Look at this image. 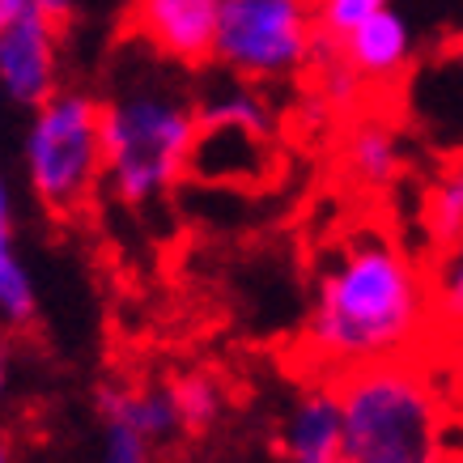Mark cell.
I'll return each instance as SVG.
<instances>
[{
	"mask_svg": "<svg viewBox=\"0 0 463 463\" xmlns=\"http://www.w3.org/2000/svg\"><path fill=\"white\" fill-rule=\"evenodd\" d=\"M412 43H417L412 22H408L395 5H383L379 14L365 17L353 34H345V39L336 43V52L345 56V64H349L365 85H387L408 69Z\"/></svg>",
	"mask_w": 463,
	"mask_h": 463,
	"instance_id": "8",
	"label": "cell"
},
{
	"mask_svg": "<svg viewBox=\"0 0 463 463\" xmlns=\"http://www.w3.org/2000/svg\"><path fill=\"white\" fill-rule=\"evenodd\" d=\"M222 0H132L137 39L170 64H204L213 60Z\"/></svg>",
	"mask_w": 463,
	"mask_h": 463,
	"instance_id": "7",
	"label": "cell"
},
{
	"mask_svg": "<svg viewBox=\"0 0 463 463\" xmlns=\"http://www.w3.org/2000/svg\"><path fill=\"white\" fill-rule=\"evenodd\" d=\"M421 230L434 247H447L463 234V157L450 162L421 196Z\"/></svg>",
	"mask_w": 463,
	"mask_h": 463,
	"instance_id": "12",
	"label": "cell"
},
{
	"mask_svg": "<svg viewBox=\"0 0 463 463\" xmlns=\"http://www.w3.org/2000/svg\"><path fill=\"white\" fill-rule=\"evenodd\" d=\"M9 383H14V349H9V336L0 332V400L9 392Z\"/></svg>",
	"mask_w": 463,
	"mask_h": 463,
	"instance_id": "19",
	"label": "cell"
},
{
	"mask_svg": "<svg viewBox=\"0 0 463 463\" xmlns=\"http://www.w3.org/2000/svg\"><path fill=\"white\" fill-rule=\"evenodd\" d=\"M34 5H39L43 14H52L56 22H69L72 9H77V0H34Z\"/></svg>",
	"mask_w": 463,
	"mask_h": 463,
	"instance_id": "20",
	"label": "cell"
},
{
	"mask_svg": "<svg viewBox=\"0 0 463 463\" xmlns=\"http://www.w3.org/2000/svg\"><path fill=\"white\" fill-rule=\"evenodd\" d=\"M430 298H434V323L450 340H463V234L438 247V260L430 268Z\"/></svg>",
	"mask_w": 463,
	"mask_h": 463,
	"instance_id": "14",
	"label": "cell"
},
{
	"mask_svg": "<svg viewBox=\"0 0 463 463\" xmlns=\"http://www.w3.org/2000/svg\"><path fill=\"white\" fill-rule=\"evenodd\" d=\"M315 5V22H319V34L327 43H340L345 34L362 26L365 17H374L383 5L392 0H310Z\"/></svg>",
	"mask_w": 463,
	"mask_h": 463,
	"instance_id": "17",
	"label": "cell"
},
{
	"mask_svg": "<svg viewBox=\"0 0 463 463\" xmlns=\"http://www.w3.org/2000/svg\"><path fill=\"white\" fill-rule=\"evenodd\" d=\"M166 60L141 43V64L115 77L102 102L107 192L128 209L157 204L192 170L200 107L162 69Z\"/></svg>",
	"mask_w": 463,
	"mask_h": 463,
	"instance_id": "2",
	"label": "cell"
},
{
	"mask_svg": "<svg viewBox=\"0 0 463 463\" xmlns=\"http://www.w3.org/2000/svg\"><path fill=\"white\" fill-rule=\"evenodd\" d=\"M281 450L289 463H340L345 455V425H340L336 383L307 387L298 395L281 425Z\"/></svg>",
	"mask_w": 463,
	"mask_h": 463,
	"instance_id": "9",
	"label": "cell"
},
{
	"mask_svg": "<svg viewBox=\"0 0 463 463\" xmlns=\"http://www.w3.org/2000/svg\"><path fill=\"white\" fill-rule=\"evenodd\" d=\"M340 463H450L447 408L421 365L383 362L336 379Z\"/></svg>",
	"mask_w": 463,
	"mask_h": 463,
	"instance_id": "3",
	"label": "cell"
},
{
	"mask_svg": "<svg viewBox=\"0 0 463 463\" xmlns=\"http://www.w3.org/2000/svg\"><path fill=\"white\" fill-rule=\"evenodd\" d=\"M39 310V294H34V277H30L26 260L17 251L14 230H0V323L17 332L26 327Z\"/></svg>",
	"mask_w": 463,
	"mask_h": 463,
	"instance_id": "13",
	"label": "cell"
},
{
	"mask_svg": "<svg viewBox=\"0 0 463 463\" xmlns=\"http://www.w3.org/2000/svg\"><path fill=\"white\" fill-rule=\"evenodd\" d=\"M170 400H175V417L179 430H209L225 408L222 387L209 374H183L170 383Z\"/></svg>",
	"mask_w": 463,
	"mask_h": 463,
	"instance_id": "15",
	"label": "cell"
},
{
	"mask_svg": "<svg viewBox=\"0 0 463 463\" xmlns=\"http://www.w3.org/2000/svg\"><path fill=\"white\" fill-rule=\"evenodd\" d=\"M340 157H345V175L370 192L392 187L404 170V149H400V137L387 119H357L345 137Z\"/></svg>",
	"mask_w": 463,
	"mask_h": 463,
	"instance_id": "10",
	"label": "cell"
},
{
	"mask_svg": "<svg viewBox=\"0 0 463 463\" xmlns=\"http://www.w3.org/2000/svg\"><path fill=\"white\" fill-rule=\"evenodd\" d=\"M459 434H463V412H459Z\"/></svg>",
	"mask_w": 463,
	"mask_h": 463,
	"instance_id": "22",
	"label": "cell"
},
{
	"mask_svg": "<svg viewBox=\"0 0 463 463\" xmlns=\"http://www.w3.org/2000/svg\"><path fill=\"white\" fill-rule=\"evenodd\" d=\"M434 327L421 264L383 230H357L323 260L302 327V349L323 374L404 362Z\"/></svg>",
	"mask_w": 463,
	"mask_h": 463,
	"instance_id": "1",
	"label": "cell"
},
{
	"mask_svg": "<svg viewBox=\"0 0 463 463\" xmlns=\"http://www.w3.org/2000/svg\"><path fill=\"white\" fill-rule=\"evenodd\" d=\"M0 463H14V447H9V438L0 434Z\"/></svg>",
	"mask_w": 463,
	"mask_h": 463,
	"instance_id": "21",
	"label": "cell"
},
{
	"mask_svg": "<svg viewBox=\"0 0 463 463\" xmlns=\"http://www.w3.org/2000/svg\"><path fill=\"white\" fill-rule=\"evenodd\" d=\"M60 90V22L34 0H0V102L39 107Z\"/></svg>",
	"mask_w": 463,
	"mask_h": 463,
	"instance_id": "6",
	"label": "cell"
},
{
	"mask_svg": "<svg viewBox=\"0 0 463 463\" xmlns=\"http://www.w3.org/2000/svg\"><path fill=\"white\" fill-rule=\"evenodd\" d=\"M319 22L310 0H222L213 64L242 81H285L315 64Z\"/></svg>",
	"mask_w": 463,
	"mask_h": 463,
	"instance_id": "5",
	"label": "cell"
},
{
	"mask_svg": "<svg viewBox=\"0 0 463 463\" xmlns=\"http://www.w3.org/2000/svg\"><path fill=\"white\" fill-rule=\"evenodd\" d=\"M22 175L30 196L52 217H77L107 183L102 157V102L60 85L30 107L22 128Z\"/></svg>",
	"mask_w": 463,
	"mask_h": 463,
	"instance_id": "4",
	"label": "cell"
},
{
	"mask_svg": "<svg viewBox=\"0 0 463 463\" xmlns=\"http://www.w3.org/2000/svg\"><path fill=\"white\" fill-rule=\"evenodd\" d=\"M157 438L137 430L132 421L119 417H102V442H99V463H154Z\"/></svg>",
	"mask_w": 463,
	"mask_h": 463,
	"instance_id": "16",
	"label": "cell"
},
{
	"mask_svg": "<svg viewBox=\"0 0 463 463\" xmlns=\"http://www.w3.org/2000/svg\"><path fill=\"white\" fill-rule=\"evenodd\" d=\"M200 124H230V128H251V132H272V111L268 102L255 94V81L230 77V81L213 85L209 94L196 102Z\"/></svg>",
	"mask_w": 463,
	"mask_h": 463,
	"instance_id": "11",
	"label": "cell"
},
{
	"mask_svg": "<svg viewBox=\"0 0 463 463\" xmlns=\"http://www.w3.org/2000/svg\"><path fill=\"white\" fill-rule=\"evenodd\" d=\"M0 230H14V187H9L5 166H0Z\"/></svg>",
	"mask_w": 463,
	"mask_h": 463,
	"instance_id": "18",
	"label": "cell"
}]
</instances>
